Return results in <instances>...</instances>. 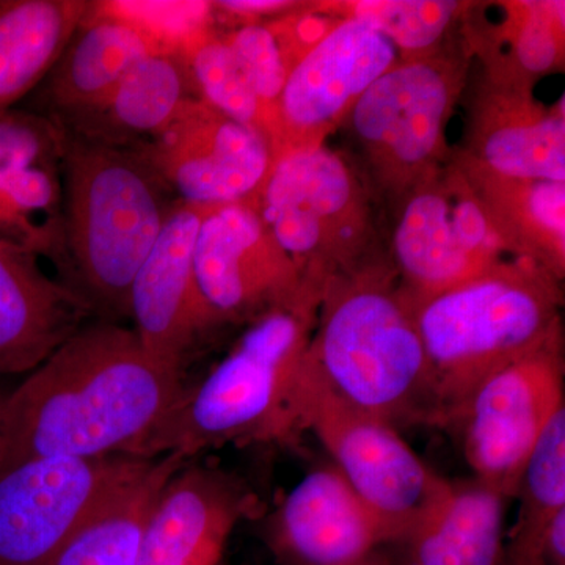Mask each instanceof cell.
Here are the masks:
<instances>
[{
    "mask_svg": "<svg viewBox=\"0 0 565 565\" xmlns=\"http://www.w3.org/2000/svg\"><path fill=\"white\" fill-rule=\"evenodd\" d=\"M182 375L154 359L134 329L81 327L0 397V475L43 457H140L184 393Z\"/></svg>",
    "mask_w": 565,
    "mask_h": 565,
    "instance_id": "6da1fadb",
    "label": "cell"
},
{
    "mask_svg": "<svg viewBox=\"0 0 565 565\" xmlns=\"http://www.w3.org/2000/svg\"><path fill=\"white\" fill-rule=\"evenodd\" d=\"M303 371L397 430L444 427L414 305L388 258L371 256L326 281Z\"/></svg>",
    "mask_w": 565,
    "mask_h": 565,
    "instance_id": "7a4b0ae2",
    "label": "cell"
},
{
    "mask_svg": "<svg viewBox=\"0 0 565 565\" xmlns=\"http://www.w3.org/2000/svg\"><path fill=\"white\" fill-rule=\"evenodd\" d=\"M322 291L247 323L230 352L177 405L141 448V459L189 457L226 445L299 437L296 393Z\"/></svg>",
    "mask_w": 565,
    "mask_h": 565,
    "instance_id": "3957f363",
    "label": "cell"
},
{
    "mask_svg": "<svg viewBox=\"0 0 565 565\" xmlns=\"http://www.w3.org/2000/svg\"><path fill=\"white\" fill-rule=\"evenodd\" d=\"M172 195L139 147L66 132V264L92 311L128 318L134 277L161 234L177 200Z\"/></svg>",
    "mask_w": 565,
    "mask_h": 565,
    "instance_id": "277c9868",
    "label": "cell"
},
{
    "mask_svg": "<svg viewBox=\"0 0 565 565\" xmlns=\"http://www.w3.org/2000/svg\"><path fill=\"white\" fill-rule=\"evenodd\" d=\"M563 303L559 278L520 258L412 300L445 429L484 379L563 332Z\"/></svg>",
    "mask_w": 565,
    "mask_h": 565,
    "instance_id": "5b68a950",
    "label": "cell"
},
{
    "mask_svg": "<svg viewBox=\"0 0 565 565\" xmlns=\"http://www.w3.org/2000/svg\"><path fill=\"white\" fill-rule=\"evenodd\" d=\"M471 58L463 41L399 57L349 114L344 125L366 178L390 204L451 159L446 126L467 85Z\"/></svg>",
    "mask_w": 565,
    "mask_h": 565,
    "instance_id": "8992f818",
    "label": "cell"
},
{
    "mask_svg": "<svg viewBox=\"0 0 565 565\" xmlns=\"http://www.w3.org/2000/svg\"><path fill=\"white\" fill-rule=\"evenodd\" d=\"M253 204L310 285L377 255L370 185L326 145L275 158Z\"/></svg>",
    "mask_w": 565,
    "mask_h": 565,
    "instance_id": "52a82bcc",
    "label": "cell"
},
{
    "mask_svg": "<svg viewBox=\"0 0 565 565\" xmlns=\"http://www.w3.org/2000/svg\"><path fill=\"white\" fill-rule=\"evenodd\" d=\"M300 433L310 430L334 467L399 544L449 487L392 424L363 414L338 399L316 379L300 371L296 393Z\"/></svg>",
    "mask_w": 565,
    "mask_h": 565,
    "instance_id": "ba28073f",
    "label": "cell"
},
{
    "mask_svg": "<svg viewBox=\"0 0 565 565\" xmlns=\"http://www.w3.org/2000/svg\"><path fill=\"white\" fill-rule=\"evenodd\" d=\"M392 206L388 259L414 302L514 258L455 158Z\"/></svg>",
    "mask_w": 565,
    "mask_h": 565,
    "instance_id": "9c48e42d",
    "label": "cell"
},
{
    "mask_svg": "<svg viewBox=\"0 0 565 565\" xmlns=\"http://www.w3.org/2000/svg\"><path fill=\"white\" fill-rule=\"evenodd\" d=\"M563 332L484 379L446 429L459 435L473 478L508 500L539 437L565 405Z\"/></svg>",
    "mask_w": 565,
    "mask_h": 565,
    "instance_id": "30bf717a",
    "label": "cell"
},
{
    "mask_svg": "<svg viewBox=\"0 0 565 565\" xmlns=\"http://www.w3.org/2000/svg\"><path fill=\"white\" fill-rule=\"evenodd\" d=\"M150 459L43 457L0 475V565H43Z\"/></svg>",
    "mask_w": 565,
    "mask_h": 565,
    "instance_id": "8fae6325",
    "label": "cell"
},
{
    "mask_svg": "<svg viewBox=\"0 0 565 565\" xmlns=\"http://www.w3.org/2000/svg\"><path fill=\"white\" fill-rule=\"evenodd\" d=\"M193 266L218 327L255 321L322 289L305 281L253 202L211 207L196 234Z\"/></svg>",
    "mask_w": 565,
    "mask_h": 565,
    "instance_id": "7c38bea8",
    "label": "cell"
},
{
    "mask_svg": "<svg viewBox=\"0 0 565 565\" xmlns=\"http://www.w3.org/2000/svg\"><path fill=\"white\" fill-rule=\"evenodd\" d=\"M399 61L382 33L341 20L286 79L275 115V158L323 147L371 85Z\"/></svg>",
    "mask_w": 565,
    "mask_h": 565,
    "instance_id": "4fadbf2b",
    "label": "cell"
},
{
    "mask_svg": "<svg viewBox=\"0 0 565 565\" xmlns=\"http://www.w3.org/2000/svg\"><path fill=\"white\" fill-rule=\"evenodd\" d=\"M139 148L178 200L202 206L255 202L274 163L266 137L193 96Z\"/></svg>",
    "mask_w": 565,
    "mask_h": 565,
    "instance_id": "5bb4252c",
    "label": "cell"
},
{
    "mask_svg": "<svg viewBox=\"0 0 565 565\" xmlns=\"http://www.w3.org/2000/svg\"><path fill=\"white\" fill-rule=\"evenodd\" d=\"M211 207L174 200L129 291L128 318L140 343L159 362L180 371L204 338L218 329L193 266L196 234Z\"/></svg>",
    "mask_w": 565,
    "mask_h": 565,
    "instance_id": "9a60e30c",
    "label": "cell"
},
{
    "mask_svg": "<svg viewBox=\"0 0 565 565\" xmlns=\"http://www.w3.org/2000/svg\"><path fill=\"white\" fill-rule=\"evenodd\" d=\"M65 129L46 115H0V237L40 258H65ZM68 266V264H66Z\"/></svg>",
    "mask_w": 565,
    "mask_h": 565,
    "instance_id": "2e32d148",
    "label": "cell"
},
{
    "mask_svg": "<svg viewBox=\"0 0 565 565\" xmlns=\"http://www.w3.org/2000/svg\"><path fill=\"white\" fill-rule=\"evenodd\" d=\"M256 497L221 468L193 465L172 476L141 531L137 565H217Z\"/></svg>",
    "mask_w": 565,
    "mask_h": 565,
    "instance_id": "e0dca14e",
    "label": "cell"
},
{
    "mask_svg": "<svg viewBox=\"0 0 565 565\" xmlns=\"http://www.w3.org/2000/svg\"><path fill=\"white\" fill-rule=\"evenodd\" d=\"M281 565H355L390 544L382 523L334 465L305 475L267 520Z\"/></svg>",
    "mask_w": 565,
    "mask_h": 565,
    "instance_id": "ac0fdd59",
    "label": "cell"
},
{
    "mask_svg": "<svg viewBox=\"0 0 565 565\" xmlns=\"http://www.w3.org/2000/svg\"><path fill=\"white\" fill-rule=\"evenodd\" d=\"M456 158L500 177L565 182L564 96L546 107L533 88L486 79Z\"/></svg>",
    "mask_w": 565,
    "mask_h": 565,
    "instance_id": "d6986e66",
    "label": "cell"
},
{
    "mask_svg": "<svg viewBox=\"0 0 565 565\" xmlns=\"http://www.w3.org/2000/svg\"><path fill=\"white\" fill-rule=\"evenodd\" d=\"M92 313L73 286L41 269L39 255L0 237V374L32 373Z\"/></svg>",
    "mask_w": 565,
    "mask_h": 565,
    "instance_id": "ffe728a7",
    "label": "cell"
},
{
    "mask_svg": "<svg viewBox=\"0 0 565 565\" xmlns=\"http://www.w3.org/2000/svg\"><path fill=\"white\" fill-rule=\"evenodd\" d=\"M463 43L486 65V79L533 88L564 68L563 0L470 3L462 21Z\"/></svg>",
    "mask_w": 565,
    "mask_h": 565,
    "instance_id": "44dd1931",
    "label": "cell"
},
{
    "mask_svg": "<svg viewBox=\"0 0 565 565\" xmlns=\"http://www.w3.org/2000/svg\"><path fill=\"white\" fill-rule=\"evenodd\" d=\"M158 51L147 36L93 10L81 22L44 84L50 115L63 129L99 109L128 71Z\"/></svg>",
    "mask_w": 565,
    "mask_h": 565,
    "instance_id": "7402d4cb",
    "label": "cell"
},
{
    "mask_svg": "<svg viewBox=\"0 0 565 565\" xmlns=\"http://www.w3.org/2000/svg\"><path fill=\"white\" fill-rule=\"evenodd\" d=\"M508 498L478 479L449 481L440 501L399 542L407 565H503Z\"/></svg>",
    "mask_w": 565,
    "mask_h": 565,
    "instance_id": "603a6c76",
    "label": "cell"
},
{
    "mask_svg": "<svg viewBox=\"0 0 565 565\" xmlns=\"http://www.w3.org/2000/svg\"><path fill=\"white\" fill-rule=\"evenodd\" d=\"M462 167L494 228L514 258L537 264L563 281L565 275V182L515 180Z\"/></svg>",
    "mask_w": 565,
    "mask_h": 565,
    "instance_id": "cb8c5ba5",
    "label": "cell"
},
{
    "mask_svg": "<svg viewBox=\"0 0 565 565\" xmlns=\"http://www.w3.org/2000/svg\"><path fill=\"white\" fill-rule=\"evenodd\" d=\"M189 96L182 55L152 52L128 71L99 109L65 131L107 143L143 147L169 126Z\"/></svg>",
    "mask_w": 565,
    "mask_h": 565,
    "instance_id": "d4e9b609",
    "label": "cell"
},
{
    "mask_svg": "<svg viewBox=\"0 0 565 565\" xmlns=\"http://www.w3.org/2000/svg\"><path fill=\"white\" fill-rule=\"evenodd\" d=\"M90 6L87 0H0V115L46 81Z\"/></svg>",
    "mask_w": 565,
    "mask_h": 565,
    "instance_id": "484cf974",
    "label": "cell"
},
{
    "mask_svg": "<svg viewBox=\"0 0 565 565\" xmlns=\"http://www.w3.org/2000/svg\"><path fill=\"white\" fill-rule=\"evenodd\" d=\"M185 462L174 452L148 460L43 565H137L141 531L152 504Z\"/></svg>",
    "mask_w": 565,
    "mask_h": 565,
    "instance_id": "4316f807",
    "label": "cell"
},
{
    "mask_svg": "<svg viewBox=\"0 0 565 565\" xmlns=\"http://www.w3.org/2000/svg\"><path fill=\"white\" fill-rule=\"evenodd\" d=\"M338 20H355L382 33L399 57L427 54L445 44L470 2L457 0H348L316 2Z\"/></svg>",
    "mask_w": 565,
    "mask_h": 565,
    "instance_id": "83f0119b",
    "label": "cell"
},
{
    "mask_svg": "<svg viewBox=\"0 0 565 565\" xmlns=\"http://www.w3.org/2000/svg\"><path fill=\"white\" fill-rule=\"evenodd\" d=\"M182 61L193 98L207 104L245 128L262 134L267 140L266 117L262 104L248 87L223 33L217 32V29L204 33L202 39L182 52Z\"/></svg>",
    "mask_w": 565,
    "mask_h": 565,
    "instance_id": "f1b7e54d",
    "label": "cell"
},
{
    "mask_svg": "<svg viewBox=\"0 0 565 565\" xmlns=\"http://www.w3.org/2000/svg\"><path fill=\"white\" fill-rule=\"evenodd\" d=\"M93 10L131 25L158 51L180 55L217 21L212 2L203 0H104Z\"/></svg>",
    "mask_w": 565,
    "mask_h": 565,
    "instance_id": "f546056e",
    "label": "cell"
},
{
    "mask_svg": "<svg viewBox=\"0 0 565 565\" xmlns=\"http://www.w3.org/2000/svg\"><path fill=\"white\" fill-rule=\"evenodd\" d=\"M514 525L544 526L565 509V405L552 416L527 459Z\"/></svg>",
    "mask_w": 565,
    "mask_h": 565,
    "instance_id": "4dcf8cb0",
    "label": "cell"
},
{
    "mask_svg": "<svg viewBox=\"0 0 565 565\" xmlns=\"http://www.w3.org/2000/svg\"><path fill=\"white\" fill-rule=\"evenodd\" d=\"M248 87L262 104L267 125V140L273 139L275 115L291 68L267 22L241 24L223 33Z\"/></svg>",
    "mask_w": 565,
    "mask_h": 565,
    "instance_id": "1f68e13d",
    "label": "cell"
},
{
    "mask_svg": "<svg viewBox=\"0 0 565 565\" xmlns=\"http://www.w3.org/2000/svg\"><path fill=\"white\" fill-rule=\"evenodd\" d=\"M503 565H565V509L544 527H511Z\"/></svg>",
    "mask_w": 565,
    "mask_h": 565,
    "instance_id": "d6a6232c",
    "label": "cell"
},
{
    "mask_svg": "<svg viewBox=\"0 0 565 565\" xmlns=\"http://www.w3.org/2000/svg\"><path fill=\"white\" fill-rule=\"evenodd\" d=\"M300 3L302 2H292V0H221V2H212V6L215 13H221L225 18H236L241 24H252V22L270 21L289 13L300 7Z\"/></svg>",
    "mask_w": 565,
    "mask_h": 565,
    "instance_id": "836d02e7",
    "label": "cell"
},
{
    "mask_svg": "<svg viewBox=\"0 0 565 565\" xmlns=\"http://www.w3.org/2000/svg\"><path fill=\"white\" fill-rule=\"evenodd\" d=\"M355 565H388L385 563L384 559H382L381 556L371 555L370 557H366V559L362 561V563L355 564Z\"/></svg>",
    "mask_w": 565,
    "mask_h": 565,
    "instance_id": "e575fe53",
    "label": "cell"
}]
</instances>
